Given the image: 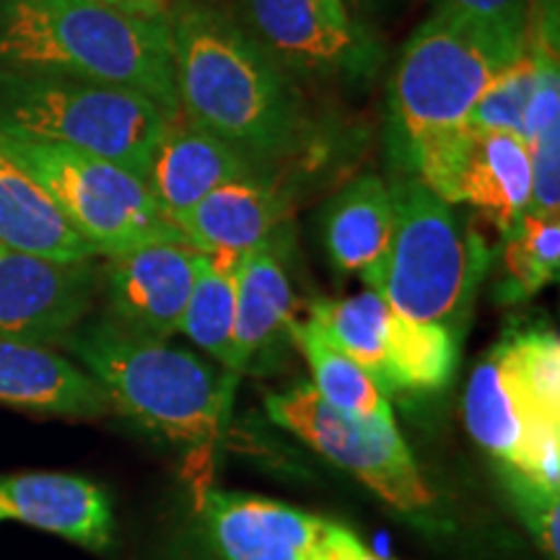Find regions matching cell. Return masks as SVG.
<instances>
[{"label": "cell", "instance_id": "cell-1", "mask_svg": "<svg viewBox=\"0 0 560 560\" xmlns=\"http://www.w3.org/2000/svg\"><path fill=\"white\" fill-rule=\"evenodd\" d=\"M179 115L252 161L299 149L304 115L285 70L247 30L206 3L179 0L166 19Z\"/></svg>", "mask_w": 560, "mask_h": 560}, {"label": "cell", "instance_id": "cell-2", "mask_svg": "<svg viewBox=\"0 0 560 560\" xmlns=\"http://www.w3.org/2000/svg\"><path fill=\"white\" fill-rule=\"evenodd\" d=\"M529 26L436 9L405 45L389 83V153L425 179L467 130L475 104L527 50Z\"/></svg>", "mask_w": 560, "mask_h": 560}, {"label": "cell", "instance_id": "cell-3", "mask_svg": "<svg viewBox=\"0 0 560 560\" xmlns=\"http://www.w3.org/2000/svg\"><path fill=\"white\" fill-rule=\"evenodd\" d=\"M0 68L122 86L179 117L170 24L100 0H0Z\"/></svg>", "mask_w": 560, "mask_h": 560}, {"label": "cell", "instance_id": "cell-4", "mask_svg": "<svg viewBox=\"0 0 560 560\" xmlns=\"http://www.w3.org/2000/svg\"><path fill=\"white\" fill-rule=\"evenodd\" d=\"M62 342L94 376L112 408L143 429L200 452L219 441L236 374H219L190 350L115 322L79 325Z\"/></svg>", "mask_w": 560, "mask_h": 560}, {"label": "cell", "instance_id": "cell-5", "mask_svg": "<svg viewBox=\"0 0 560 560\" xmlns=\"http://www.w3.org/2000/svg\"><path fill=\"white\" fill-rule=\"evenodd\" d=\"M170 122L172 117L138 91L0 68V136L89 153L143 179Z\"/></svg>", "mask_w": 560, "mask_h": 560}, {"label": "cell", "instance_id": "cell-6", "mask_svg": "<svg viewBox=\"0 0 560 560\" xmlns=\"http://www.w3.org/2000/svg\"><path fill=\"white\" fill-rule=\"evenodd\" d=\"M395 234L380 293L402 317L436 322L462 338L472 314L490 249L482 236L423 182H392Z\"/></svg>", "mask_w": 560, "mask_h": 560}, {"label": "cell", "instance_id": "cell-7", "mask_svg": "<svg viewBox=\"0 0 560 560\" xmlns=\"http://www.w3.org/2000/svg\"><path fill=\"white\" fill-rule=\"evenodd\" d=\"M0 143L50 192L96 255L115 257L143 244L185 242L138 174L42 140L0 136Z\"/></svg>", "mask_w": 560, "mask_h": 560}, {"label": "cell", "instance_id": "cell-8", "mask_svg": "<svg viewBox=\"0 0 560 560\" xmlns=\"http://www.w3.org/2000/svg\"><path fill=\"white\" fill-rule=\"evenodd\" d=\"M265 408L278 425L296 433L400 514L425 516L436 503L395 418L348 416L322 400L312 384L270 395Z\"/></svg>", "mask_w": 560, "mask_h": 560}, {"label": "cell", "instance_id": "cell-9", "mask_svg": "<svg viewBox=\"0 0 560 560\" xmlns=\"http://www.w3.org/2000/svg\"><path fill=\"white\" fill-rule=\"evenodd\" d=\"M202 524L223 560H376L342 524L260 495L215 490Z\"/></svg>", "mask_w": 560, "mask_h": 560}, {"label": "cell", "instance_id": "cell-10", "mask_svg": "<svg viewBox=\"0 0 560 560\" xmlns=\"http://www.w3.org/2000/svg\"><path fill=\"white\" fill-rule=\"evenodd\" d=\"M465 423L501 467L520 470L560 493V418L548 416L524 392L501 346L472 369L465 392Z\"/></svg>", "mask_w": 560, "mask_h": 560}, {"label": "cell", "instance_id": "cell-11", "mask_svg": "<svg viewBox=\"0 0 560 560\" xmlns=\"http://www.w3.org/2000/svg\"><path fill=\"white\" fill-rule=\"evenodd\" d=\"M252 37L280 68L317 75H366L382 50L348 11L322 0H242Z\"/></svg>", "mask_w": 560, "mask_h": 560}, {"label": "cell", "instance_id": "cell-12", "mask_svg": "<svg viewBox=\"0 0 560 560\" xmlns=\"http://www.w3.org/2000/svg\"><path fill=\"white\" fill-rule=\"evenodd\" d=\"M423 185L450 206L480 210L501 234H509L532 202L529 145L516 132L467 125Z\"/></svg>", "mask_w": 560, "mask_h": 560}, {"label": "cell", "instance_id": "cell-13", "mask_svg": "<svg viewBox=\"0 0 560 560\" xmlns=\"http://www.w3.org/2000/svg\"><path fill=\"white\" fill-rule=\"evenodd\" d=\"M100 272L94 262H60L0 247V338L66 340L91 310Z\"/></svg>", "mask_w": 560, "mask_h": 560}, {"label": "cell", "instance_id": "cell-14", "mask_svg": "<svg viewBox=\"0 0 560 560\" xmlns=\"http://www.w3.org/2000/svg\"><path fill=\"white\" fill-rule=\"evenodd\" d=\"M206 262V252L187 242H156L109 257L104 289L112 322L125 330L170 340Z\"/></svg>", "mask_w": 560, "mask_h": 560}, {"label": "cell", "instance_id": "cell-15", "mask_svg": "<svg viewBox=\"0 0 560 560\" xmlns=\"http://www.w3.org/2000/svg\"><path fill=\"white\" fill-rule=\"evenodd\" d=\"M289 210V195L270 177L252 170L215 187L174 223L185 242L200 252H249L278 242Z\"/></svg>", "mask_w": 560, "mask_h": 560}, {"label": "cell", "instance_id": "cell-16", "mask_svg": "<svg viewBox=\"0 0 560 560\" xmlns=\"http://www.w3.org/2000/svg\"><path fill=\"white\" fill-rule=\"evenodd\" d=\"M0 405L9 408L94 420L109 400L94 376L50 346L0 338Z\"/></svg>", "mask_w": 560, "mask_h": 560}, {"label": "cell", "instance_id": "cell-17", "mask_svg": "<svg viewBox=\"0 0 560 560\" xmlns=\"http://www.w3.org/2000/svg\"><path fill=\"white\" fill-rule=\"evenodd\" d=\"M0 520H16L52 532L89 550L112 540V506L94 482L60 472H26L0 478Z\"/></svg>", "mask_w": 560, "mask_h": 560}, {"label": "cell", "instance_id": "cell-18", "mask_svg": "<svg viewBox=\"0 0 560 560\" xmlns=\"http://www.w3.org/2000/svg\"><path fill=\"white\" fill-rule=\"evenodd\" d=\"M255 170V161L192 122H170L153 149L145 187L174 221L215 187Z\"/></svg>", "mask_w": 560, "mask_h": 560}, {"label": "cell", "instance_id": "cell-19", "mask_svg": "<svg viewBox=\"0 0 560 560\" xmlns=\"http://www.w3.org/2000/svg\"><path fill=\"white\" fill-rule=\"evenodd\" d=\"M392 234H395L392 185L376 174H363L348 182L327 202L322 215V240L335 270L361 278L371 291L382 289Z\"/></svg>", "mask_w": 560, "mask_h": 560}, {"label": "cell", "instance_id": "cell-20", "mask_svg": "<svg viewBox=\"0 0 560 560\" xmlns=\"http://www.w3.org/2000/svg\"><path fill=\"white\" fill-rule=\"evenodd\" d=\"M293 322V289L278 242L244 252L236 289L231 374H244L280 340L291 338Z\"/></svg>", "mask_w": 560, "mask_h": 560}, {"label": "cell", "instance_id": "cell-21", "mask_svg": "<svg viewBox=\"0 0 560 560\" xmlns=\"http://www.w3.org/2000/svg\"><path fill=\"white\" fill-rule=\"evenodd\" d=\"M0 247L60 262L94 260L96 252L70 226L58 202L0 143Z\"/></svg>", "mask_w": 560, "mask_h": 560}, {"label": "cell", "instance_id": "cell-22", "mask_svg": "<svg viewBox=\"0 0 560 560\" xmlns=\"http://www.w3.org/2000/svg\"><path fill=\"white\" fill-rule=\"evenodd\" d=\"M459 359V338L436 322L392 314L382 392H439L452 382Z\"/></svg>", "mask_w": 560, "mask_h": 560}, {"label": "cell", "instance_id": "cell-23", "mask_svg": "<svg viewBox=\"0 0 560 560\" xmlns=\"http://www.w3.org/2000/svg\"><path fill=\"white\" fill-rule=\"evenodd\" d=\"M291 340L304 353L312 369V387L327 405L355 418H395L389 397L380 384L348 353H342L310 317L293 322Z\"/></svg>", "mask_w": 560, "mask_h": 560}, {"label": "cell", "instance_id": "cell-24", "mask_svg": "<svg viewBox=\"0 0 560 560\" xmlns=\"http://www.w3.org/2000/svg\"><path fill=\"white\" fill-rule=\"evenodd\" d=\"M244 252H206V262L182 314L179 332L231 369L236 325V289Z\"/></svg>", "mask_w": 560, "mask_h": 560}, {"label": "cell", "instance_id": "cell-25", "mask_svg": "<svg viewBox=\"0 0 560 560\" xmlns=\"http://www.w3.org/2000/svg\"><path fill=\"white\" fill-rule=\"evenodd\" d=\"M392 314L387 299L366 289L348 299L314 301L310 319L382 389Z\"/></svg>", "mask_w": 560, "mask_h": 560}, {"label": "cell", "instance_id": "cell-26", "mask_svg": "<svg viewBox=\"0 0 560 560\" xmlns=\"http://www.w3.org/2000/svg\"><path fill=\"white\" fill-rule=\"evenodd\" d=\"M503 242V278L499 296L524 301L556 283L560 270V221L558 215L524 213Z\"/></svg>", "mask_w": 560, "mask_h": 560}, {"label": "cell", "instance_id": "cell-27", "mask_svg": "<svg viewBox=\"0 0 560 560\" xmlns=\"http://www.w3.org/2000/svg\"><path fill=\"white\" fill-rule=\"evenodd\" d=\"M524 392L560 418V340L556 332H522L499 342Z\"/></svg>", "mask_w": 560, "mask_h": 560}, {"label": "cell", "instance_id": "cell-28", "mask_svg": "<svg viewBox=\"0 0 560 560\" xmlns=\"http://www.w3.org/2000/svg\"><path fill=\"white\" fill-rule=\"evenodd\" d=\"M503 482H506L511 501H514L516 511L527 524L532 537L537 545L545 550V556L558 560L560 556V542H558V520H560V501L556 490L542 488L540 482H535L520 470H511V467H501Z\"/></svg>", "mask_w": 560, "mask_h": 560}, {"label": "cell", "instance_id": "cell-29", "mask_svg": "<svg viewBox=\"0 0 560 560\" xmlns=\"http://www.w3.org/2000/svg\"><path fill=\"white\" fill-rule=\"evenodd\" d=\"M436 9L470 13L475 19L495 21V24L529 26L527 0H436Z\"/></svg>", "mask_w": 560, "mask_h": 560}, {"label": "cell", "instance_id": "cell-30", "mask_svg": "<svg viewBox=\"0 0 560 560\" xmlns=\"http://www.w3.org/2000/svg\"><path fill=\"white\" fill-rule=\"evenodd\" d=\"M100 3H107L112 9L130 13V16L138 19L166 21L179 0H100Z\"/></svg>", "mask_w": 560, "mask_h": 560}, {"label": "cell", "instance_id": "cell-31", "mask_svg": "<svg viewBox=\"0 0 560 560\" xmlns=\"http://www.w3.org/2000/svg\"><path fill=\"white\" fill-rule=\"evenodd\" d=\"M322 3L330 5V9H335V11H348V5L342 3V0H322Z\"/></svg>", "mask_w": 560, "mask_h": 560}, {"label": "cell", "instance_id": "cell-32", "mask_svg": "<svg viewBox=\"0 0 560 560\" xmlns=\"http://www.w3.org/2000/svg\"><path fill=\"white\" fill-rule=\"evenodd\" d=\"M342 3H346V5H348V0H342Z\"/></svg>", "mask_w": 560, "mask_h": 560}]
</instances>
